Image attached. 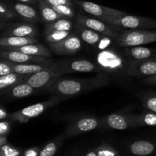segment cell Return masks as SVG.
Segmentation results:
<instances>
[{
	"label": "cell",
	"mask_w": 156,
	"mask_h": 156,
	"mask_svg": "<svg viewBox=\"0 0 156 156\" xmlns=\"http://www.w3.org/2000/svg\"><path fill=\"white\" fill-rule=\"evenodd\" d=\"M3 27H4V24H0V29L2 28Z\"/></svg>",
	"instance_id": "cell-45"
},
{
	"label": "cell",
	"mask_w": 156,
	"mask_h": 156,
	"mask_svg": "<svg viewBox=\"0 0 156 156\" xmlns=\"http://www.w3.org/2000/svg\"><path fill=\"white\" fill-rule=\"evenodd\" d=\"M125 55L132 59H142L156 57V49L148 48L143 46L125 47L124 50Z\"/></svg>",
	"instance_id": "cell-17"
},
{
	"label": "cell",
	"mask_w": 156,
	"mask_h": 156,
	"mask_svg": "<svg viewBox=\"0 0 156 156\" xmlns=\"http://www.w3.org/2000/svg\"><path fill=\"white\" fill-rule=\"evenodd\" d=\"M25 156H37L36 151L34 149H29L25 152Z\"/></svg>",
	"instance_id": "cell-41"
},
{
	"label": "cell",
	"mask_w": 156,
	"mask_h": 156,
	"mask_svg": "<svg viewBox=\"0 0 156 156\" xmlns=\"http://www.w3.org/2000/svg\"><path fill=\"white\" fill-rule=\"evenodd\" d=\"M0 18H5V17L3 16V15H2V14H0Z\"/></svg>",
	"instance_id": "cell-46"
},
{
	"label": "cell",
	"mask_w": 156,
	"mask_h": 156,
	"mask_svg": "<svg viewBox=\"0 0 156 156\" xmlns=\"http://www.w3.org/2000/svg\"><path fill=\"white\" fill-rule=\"evenodd\" d=\"M59 62L64 74L69 73H101V70L96 64L87 59L61 61Z\"/></svg>",
	"instance_id": "cell-13"
},
{
	"label": "cell",
	"mask_w": 156,
	"mask_h": 156,
	"mask_svg": "<svg viewBox=\"0 0 156 156\" xmlns=\"http://www.w3.org/2000/svg\"><path fill=\"white\" fill-rule=\"evenodd\" d=\"M116 153L110 147H101L98 152V156H115Z\"/></svg>",
	"instance_id": "cell-37"
},
{
	"label": "cell",
	"mask_w": 156,
	"mask_h": 156,
	"mask_svg": "<svg viewBox=\"0 0 156 156\" xmlns=\"http://www.w3.org/2000/svg\"><path fill=\"white\" fill-rule=\"evenodd\" d=\"M12 73H14L13 70L6 61L0 62V76L9 74Z\"/></svg>",
	"instance_id": "cell-36"
},
{
	"label": "cell",
	"mask_w": 156,
	"mask_h": 156,
	"mask_svg": "<svg viewBox=\"0 0 156 156\" xmlns=\"http://www.w3.org/2000/svg\"><path fill=\"white\" fill-rule=\"evenodd\" d=\"M125 74L130 77L153 76L156 74V57L132 59L127 62Z\"/></svg>",
	"instance_id": "cell-9"
},
{
	"label": "cell",
	"mask_w": 156,
	"mask_h": 156,
	"mask_svg": "<svg viewBox=\"0 0 156 156\" xmlns=\"http://www.w3.org/2000/svg\"><path fill=\"white\" fill-rule=\"evenodd\" d=\"M0 14H2L6 18H12L16 16L13 11L9 9L2 3H0Z\"/></svg>",
	"instance_id": "cell-34"
},
{
	"label": "cell",
	"mask_w": 156,
	"mask_h": 156,
	"mask_svg": "<svg viewBox=\"0 0 156 156\" xmlns=\"http://www.w3.org/2000/svg\"><path fill=\"white\" fill-rule=\"evenodd\" d=\"M112 40L113 39H112L111 37H110L103 35V36L102 37V38L99 40V43L96 44L97 48L99 49V50H106V49H108V47L111 44Z\"/></svg>",
	"instance_id": "cell-33"
},
{
	"label": "cell",
	"mask_w": 156,
	"mask_h": 156,
	"mask_svg": "<svg viewBox=\"0 0 156 156\" xmlns=\"http://www.w3.org/2000/svg\"><path fill=\"white\" fill-rule=\"evenodd\" d=\"M50 50L58 55H72L77 53L82 47L80 38L74 34L55 44H47Z\"/></svg>",
	"instance_id": "cell-10"
},
{
	"label": "cell",
	"mask_w": 156,
	"mask_h": 156,
	"mask_svg": "<svg viewBox=\"0 0 156 156\" xmlns=\"http://www.w3.org/2000/svg\"><path fill=\"white\" fill-rule=\"evenodd\" d=\"M10 129L9 123L7 121H1L0 122V136H5Z\"/></svg>",
	"instance_id": "cell-38"
},
{
	"label": "cell",
	"mask_w": 156,
	"mask_h": 156,
	"mask_svg": "<svg viewBox=\"0 0 156 156\" xmlns=\"http://www.w3.org/2000/svg\"><path fill=\"white\" fill-rule=\"evenodd\" d=\"M29 75H20L15 73L0 76V89L13 87L24 82Z\"/></svg>",
	"instance_id": "cell-24"
},
{
	"label": "cell",
	"mask_w": 156,
	"mask_h": 156,
	"mask_svg": "<svg viewBox=\"0 0 156 156\" xmlns=\"http://www.w3.org/2000/svg\"><path fill=\"white\" fill-rule=\"evenodd\" d=\"M35 88L30 85L23 82L14 85L11 89V94L15 98H25L30 96L35 91Z\"/></svg>",
	"instance_id": "cell-26"
},
{
	"label": "cell",
	"mask_w": 156,
	"mask_h": 156,
	"mask_svg": "<svg viewBox=\"0 0 156 156\" xmlns=\"http://www.w3.org/2000/svg\"><path fill=\"white\" fill-rule=\"evenodd\" d=\"M71 31H66V30H56L50 33L45 36V40L47 44H55L60 41H62L67 37L71 34Z\"/></svg>",
	"instance_id": "cell-28"
},
{
	"label": "cell",
	"mask_w": 156,
	"mask_h": 156,
	"mask_svg": "<svg viewBox=\"0 0 156 156\" xmlns=\"http://www.w3.org/2000/svg\"><path fill=\"white\" fill-rule=\"evenodd\" d=\"M75 30L78 34V37L80 38V40H82L84 42L89 45H96L99 43V40L103 36V34H101L94 31L91 29L87 28V27H83L76 23L75 25Z\"/></svg>",
	"instance_id": "cell-18"
},
{
	"label": "cell",
	"mask_w": 156,
	"mask_h": 156,
	"mask_svg": "<svg viewBox=\"0 0 156 156\" xmlns=\"http://www.w3.org/2000/svg\"><path fill=\"white\" fill-rule=\"evenodd\" d=\"M60 15H63L64 17L67 18H74L75 12L73 10V7L69 5H50Z\"/></svg>",
	"instance_id": "cell-29"
},
{
	"label": "cell",
	"mask_w": 156,
	"mask_h": 156,
	"mask_svg": "<svg viewBox=\"0 0 156 156\" xmlns=\"http://www.w3.org/2000/svg\"><path fill=\"white\" fill-rule=\"evenodd\" d=\"M75 21H76V24H80L83 27L91 29L101 34L110 37L112 39H116L117 35L124 30L123 28L119 27V26L113 25V24L104 22L101 20L90 18V17L86 16V15H77L75 18Z\"/></svg>",
	"instance_id": "cell-7"
},
{
	"label": "cell",
	"mask_w": 156,
	"mask_h": 156,
	"mask_svg": "<svg viewBox=\"0 0 156 156\" xmlns=\"http://www.w3.org/2000/svg\"><path fill=\"white\" fill-rule=\"evenodd\" d=\"M142 82L145 84V85H154V86H156V74L145 77L143 80H142Z\"/></svg>",
	"instance_id": "cell-39"
},
{
	"label": "cell",
	"mask_w": 156,
	"mask_h": 156,
	"mask_svg": "<svg viewBox=\"0 0 156 156\" xmlns=\"http://www.w3.org/2000/svg\"><path fill=\"white\" fill-rule=\"evenodd\" d=\"M96 66L106 74H116L125 72L127 62L121 54L113 49L100 50L96 56Z\"/></svg>",
	"instance_id": "cell-2"
},
{
	"label": "cell",
	"mask_w": 156,
	"mask_h": 156,
	"mask_svg": "<svg viewBox=\"0 0 156 156\" xmlns=\"http://www.w3.org/2000/svg\"><path fill=\"white\" fill-rule=\"evenodd\" d=\"M102 123V120L93 117H83L79 119L70 126L68 131L70 134L82 133L96 129Z\"/></svg>",
	"instance_id": "cell-14"
},
{
	"label": "cell",
	"mask_w": 156,
	"mask_h": 156,
	"mask_svg": "<svg viewBox=\"0 0 156 156\" xmlns=\"http://www.w3.org/2000/svg\"><path fill=\"white\" fill-rule=\"evenodd\" d=\"M61 100L62 98L61 96L55 95L45 101L39 102V103L30 105V106L26 107L20 111H16V112L10 114L9 118L20 123H25L32 119L41 115L49 108H51V107L58 105Z\"/></svg>",
	"instance_id": "cell-5"
},
{
	"label": "cell",
	"mask_w": 156,
	"mask_h": 156,
	"mask_svg": "<svg viewBox=\"0 0 156 156\" xmlns=\"http://www.w3.org/2000/svg\"><path fill=\"white\" fill-rule=\"evenodd\" d=\"M14 10L18 15L27 21H37L40 18L37 11L28 4L22 2L15 3L14 5Z\"/></svg>",
	"instance_id": "cell-22"
},
{
	"label": "cell",
	"mask_w": 156,
	"mask_h": 156,
	"mask_svg": "<svg viewBox=\"0 0 156 156\" xmlns=\"http://www.w3.org/2000/svg\"><path fill=\"white\" fill-rule=\"evenodd\" d=\"M87 156H96V154L95 153V152H90V153L87 154Z\"/></svg>",
	"instance_id": "cell-44"
},
{
	"label": "cell",
	"mask_w": 156,
	"mask_h": 156,
	"mask_svg": "<svg viewBox=\"0 0 156 156\" xmlns=\"http://www.w3.org/2000/svg\"><path fill=\"white\" fill-rule=\"evenodd\" d=\"M73 26V22L70 18H61L52 22L47 23L44 26V35H47L56 30H66L70 31Z\"/></svg>",
	"instance_id": "cell-23"
},
{
	"label": "cell",
	"mask_w": 156,
	"mask_h": 156,
	"mask_svg": "<svg viewBox=\"0 0 156 156\" xmlns=\"http://www.w3.org/2000/svg\"><path fill=\"white\" fill-rule=\"evenodd\" d=\"M110 24L119 26L125 30H148L156 29V20L136 15H125L117 19L113 20Z\"/></svg>",
	"instance_id": "cell-8"
},
{
	"label": "cell",
	"mask_w": 156,
	"mask_h": 156,
	"mask_svg": "<svg viewBox=\"0 0 156 156\" xmlns=\"http://www.w3.org/2000/svg\"><path fill=\"white\" fill-rule=\"evenodd\" d=\"M50 5H69L73 7V0H44Z\"/></svg>",
	"instance_id": "cell-35"
},
{
	"label": "cell",
	"mask_w": 156,
	"mask_h": 156,
	"mask_svg": "<svg viewBox=\"0 0 156 156\" xmlns=\"http://www.w3.org/2000/svg\"><path fill=\"white\" fill-rule=\"evenodd\" d=\"M8 34L9 36L36 37L38 34V30L33 24H21L10 29Z\"/></svg>",
	"instance_id": "cell-20"
},
{
	"label": "cell",
	"mask_w": 156,
	"mask_h": 156,
	"mask_svg": "<svg viewBox=\"0 0 156 156\" xmlns=\"http://www.w3.org/2000/svg\"><path fill=\"white\" fill-rule=\"evenodd\" d=\"M19 152L10 146L3 144L0 146V156H18Z\"/></svg>",
	"instance_id": "cell-31"
},
{
	"label": "cell",
	"mask_w": 156,
	"mask_h": 156,
	"mask_svg": "<svg viewBox=\"0 0 156 156\" xmlns=\"http://www.w3.org/2000/svg\"><path fill=\"white\" fill-rule=\"evenodd\" d=\"M142 105L145 109L156 113V94L145 97L142 100Z\"/></svg>",
	"instance_id": "cell-30"
},
{
	"label": "cell",
	"mask_w": 156,
	"mask_h": 156,
	"mask_svg": "<svg viewBox=\"0 0 156 156\" xmlns=\"http://www.w3.org/2000/svg\"><path fill=\"white\" fill-rule=\"evenodd\" d=\"M22 3H25V4H32V5H36L38 3V0H18Z\"/></svg>",
	"instance_id": "cell-40"
},
{
	"label": "cell",
	"mask_w": 156,
	"mask_h": 156,
	"mask_svg": "<svg viewBox=\"0 0 156 156\" xmlns=\"http://www.w3.org/2000/svg\"><path fill=\"white\" fill-rule=\"evenodd\" d=\"M0 56L6 60L17 63H38V64H52L53 61L50 59L44 56H32L18 51L12 50H2L0 51Z\"/></svg>",
	"instance_id": "cell-11"
},
{
	"label": "cell",
	"mask_w": 156,
	"mask_h": 156,
	"mask_svg": "<svg viewBox=\"0 0 156 156\" xmlns=\"http://www.w3.org/2000/svg\"><path fill=\"white\" fill-rule=\"evenodd\" d=\"M73 2L80 6L84 12L99 18L101 21L108 24H110V21L113 20L117 19L126 15V13L121 11L99 5L91 2L81 1V0H73Z\"/></svg>",
	"instance_id": "cell-6"
},
{
	"label": "cell",
	"mask_w": 156,
	"mask_h": 156,
	"mask_svg": "<svg viewBox=\"0 0 156 156\" xmlns=\"http://www.w3.org/2000/svg\"><path fill=\"white\" fill-rule=\"evenodd\" d=\"M64 75L59 62H53L48 68L29 75L24 82L35 89L47 88Z\"/></svg>",
	"instance_id": "cell-4"
},
{
	"label": "cell",
	"mask_w": 156,
	"mask_h": 156,
	"mask_svg": "<svg viewBox=\"0 0 156 156\" xmlns=\"http://www.w3.org/2000/svg\"><path fill=\"white\" fill-rule=\"evenodd\" d=\"M38 40L36 37L8 36L0 38V47H18L31 44H36Z\"/></svg>",
	"instance_id": "cell-19"
},
{
	"label": "cell",
	"mask_w": 156,
	"mask_h": 156,
	"mask_svg": "<svg viewBox=\"0 0 156 156\" xmlns=\"http://www.w3.org/2000/svg\"><path fill=\"white\" fill-rule=\"evenodd\" d=\"M38 4L41 18L46 23L52 22L61 18H67L58 13L50 5L47 4L44 0H38Z\"/></svg>",
	"instance_id": "cell-21"
},
{
	"label": "cell",
	"mask_w": 156,
	"mask_h": 156,
	"mask_svg": "<svg viewBox=\"0 0 156 156\" xmlns=\"http://www.w3.org/2000/svg\"><path fill=\"white\" fill-rule=\"evenodd\" d=\"M136 117L138 126H156V113L149 111Z\"/></svg>",
	"instance_id": "cell-27"
},
{
	"label": "cell",
	"mask_w": 156,
	"mask_h": 156,
	"mask_svg": "<svg viewBox=\"0 0 156 156\" xmlns=\"http://www.w3.org/2000/svg\"><path fill=\"white\" fill-rule=\"evenodd\" d=\"M131 151L133 154L137 155H148L153 152L154 146L148 141H137L131 146Z\"/></svg>",
	"instance_id": "cell-25"
},
{
	"label": "cell",
	"mask_w": 156,
	"mask_h": 156,
	"mask_svg": "<svg viewBox=\"0 0 156 156\" xmlns=\"http://www.w3.org/2000/svg\"><path fill=\"white\" fill-rule=\"evenodd\" d=\"M12 69L14 73L20 75H32L38 72L48 68L51 64H38V63H17L6 60Z\"/></svg>",
	"instance_id": "cell-16"
},
{
	"label": "cell",
	"mask_w": 156,
	"mask_h": 156,
	"mask_svg": "<svg viewBox=\"0 0 156 156\" xmlns=\"http://www.w3.org/2000/svg\"><path fill=\"white\" fill-rule=\"evenodd\" d=\"M121 47H132L156 42V30H125L121 31L115 39Z\"/></svg>",
	"instance_id": "cell-3"
},
{
	"label": "cell",
	"mask_w": 156,
	"mask_h": 156,
	"mask_svg": "<svg viewBox=\"0 0 156 156\" xmlns=\"http://www.w3.org/2000/svg\"><path fill=\"white\" fill-rule=\"evenodd\" d=\"M102 123H105L109 128L118 130L138 126L136 115L119 114H111L106 116L102 120Z\"/></svg>",
	"instance_id": "cell-12"
},
{
	"label": "cell",
	"mask_w": 156,
	"mask_h": 156,
	"mask_svg": "<svg viewBox=\"0 0 156 156\" xmlns=\"http://www.w3.org/2000/svg\"><path fill=\"white\" fill-rule=\"evenodd\" d=\"M57 150V146L54 142L48 143L40 153V156H53Z\"/></svg>",
	"instance_id": "cell-32"
},
{
	"label": "cell",
	"mask_w": 156,
	"mask_h": 156,
	"mask_svg": "<svg viewBox=\"0 0 156 156\" xmlns=\"http://www.w3.org/2000/svg\"><path fill=\"white\" fill-rule=\"evenodd\" d=\"M6 140V137H5L4 136H0V146H1L2 145L5 144Z\"/></svg>",
	"instance_id": "cell-43"
},
{
	"label": "cell",
	"mask_w": 156,
	"mask_h": 156,
	"mask_svg": "<svg viewBox=\"0 0 156 156\" xmlns=\"http://www.w3.org/2000/svg\"><path fill=\"white\" fill-rule=\"evenodd\" d=\"M110 83L106 73H99L97 76L87 79H61L54 82L47 88L55 95L66 97L75 96L93 89L105 87Z\"/></svg>",
	"instance_id": "cell-1"
},
{
	"label": "cell",
	"mask_w": 156,
	"mask_h": 156,
	"mask_svg": "<svg viewBox=\"0 0 156 156\" xmlns=\"http://www.w3.org/2000/svg\"><path fill=\"white\" fill-rule=\"evenodd\" d=\"M0 48L4 50H12V51H18L26 54L32 55V56H44V57L50 58L51 56V53L48 47H45L43 44H31L27 45L21 46L18 47H0Z\"/></svg>",
	"instance_id": "cell-15"
},
{
	"label": "cell",
	"mask_w": 156,
	"mask_h": 156,
	"mask_svg": "<svg viewBox=\"0 0 156 156\" xmlns=\"http://www.w3.org/2000/svg\"><path fill=\"white\" fill-rule=\"evenodd\" d=\"M7 116H8V114H7V113H6V111H5L4 109H2V108H0V120H3V119L6 118Z\"/></svg>",
	"instance_id": "cell-42"
}]
</instances>
